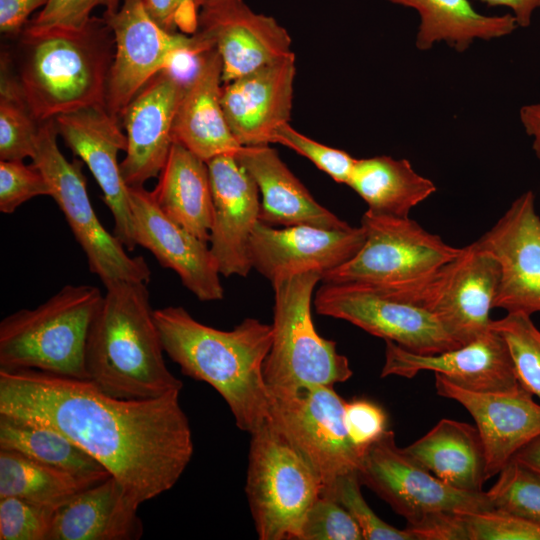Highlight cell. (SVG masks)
<instances>
[{"label": "cell", "instance_id": "cell-1", "mask_svg": "<svg viewBox=\"0 0 540 540\" xmlns=\"http://www.w3.org/2000/svg\"><path fill=\"white\" fill-rule=\"evenodd\" d=\"M180 392L121 399L94 382L37 369H0V414L63 433L139 505L170 490L193 455Z\"/></svg>", "mask_w": 540, "mask_h": 540}, {"label": "cell", "instance_id": "cell-2", "mask_svg": "<svg viewBox=\"0 0 540 540\" xmlns=\"http://www.w3.org/2000/svg\"><path fill=\"white\" fill-rule=\"evenodd\" d=\"M154 319L164 352L183 374L222 396L240 430L251 434L269 419L263 365L273 341L272 324L245 318L232 330H219L182 306L154 310Z\"/></svg>", "mask_w": 540, "mask_h": 540}, {"label": "cell", "instance_id": "cell-3", "mask_svg": "<svg viewBox=\"0 0 540 540\" xmlns=\"http://www.w3.org/2000/svg\"><path fill=\"white\" fill-rule=\"evenodd\" d=\"M146 282L118 281L106 287L86 344L89 379L121 399H148L181 392L167 368Z\"/></svg>", "mask_w": 540, "mask_h": 540}, {"label": "cell", "instance_id": "cell-4", "mask_svg": "<svg viewBox=\"0 0 540 540\" xmlns=\"http://www.w3.org/2000/svg\"><path fill=\"white\" fill-rule=\"evenodd\" d=\"M16 78L39 121L104 105L114 58L113 32L103 17L81 28L50 27L20 33Z\"/></svg>", "mask_w": 540, "mask_h": 540}, {"label": "cell", "instance_id": "cell-5", "mask_svg": "<svg viewBox=\"0 0 540 540\" xmlns=\"http://www.w3.org/2000/svg\"><path fill=\"white\" fill-rule=\"evenodd\" d=\"M93 285H65L33 309H20L0 323V369H37L89 379L86 344L103 300Z\"/></svg>", "mask_w": 540, "mask_h": 540}, {"label": "cell", "instance_id": "cell-6", "mask_svg": "<svg viewBox=\"0 0 540 540\" xmlns=\"http://www.w3.org/2000/svg\"><path fill=\"white\" fill-rule=\"evenodd\" d=\"M322 274L305 272L272 284L273 341L263 365L269 394L287 395L317 385H335L353 371L336 343L317 332L311 314L314 289Z\"/></svg>", "mask_w": 540, "mask_h": 540}, {"label": "cell", "instance_id": "cell-7", "mask_svg": "<svg viewBox=\"0 0 540 540\" xmlns=\"http://www.w3.org/2000/svg\"><path fill=\"white\" fill-rule=\"evenodd\" d=\"M251 435L245 492L261 540H299L322 494L317 475L267 420Z\"/></svg>", "mask_w": 540, "mask_h": 540}, {"label": "cell", "instance_id": "cell-8", "mask_svg": "<svg viewBox=\"0 0 540 540\" xmlns=\"http://www.w3.org/2000/svg\"><path fill=\"white\" fill-rule=\"evenodd\" d=\"M57 135L54 119L41 122L32 161L46 177L51 197L85 253L90 271L105 288L118 281L148 283L151 272L145 259L130 256L124 244L104 228L89 199L82 162L65 158Z\"/></svg>", "mask_w": 540, "mask_h": 540}, {"label": "cell", "instance_id": "cell-9", "mask_svg": "<svg viewBox=\"0 0 540 540\" xmlns=\"http://www.w3.org/2000/svg\"><path fill=\"white\" fill-rule=\"evenodd\" d=\"M499 280L498 261L474 241L426 278L378 285L396 298L432 313L451 338L463 346L490 329V311Z\"/></svg>", "mask_w": 540, "mask_h": 540}, {"label": "cell", "instance_id": "cell-10", "mask_svg": "<svg viewBox=\"0 0 540 540\" xmlns=\"http://www.w3.org/2000/svg\"><path fill=\"white\" fill-rule=\"evenodd\" d=\"M345 404L333 385L270 395L268 420L311 467L326 496H331L341 478L358 474L363 456L348 435Z\"/></svg>", "mask_w": 540, "mask_h": 540}, {"label": "cell", "instance_id": "cell-11", "mask_svg": "<svg viewBox=\"0 0 540 540\" xmlns=\"http://www.w3.org/2000/svg\"><path fill=\"white\" fill-rule=\"evenodd\" d=\"M360 226L365 233L364 244L349 261L325 273L323 282L411 283L430 276L461 250L409 217L367 210Z\"/></svg>", "mask_w": 540, "mask_h": 540}, {"label": "cell", "instance_id": "cell-12", "mask_svg": "<svg viewBox=\"0 0 540 540\" xmlns=\"http://www.w3.org/2000/svg\"><path fill=\"white\" fill-rule=\"evenodd\" d=\"M314 307L320 315L345 320L413 353L438 354L461 346L432 313L396 298L381 285L323 282Z\"/></svg>", "mask_w": 540, "mask_h": 540}, {"label": "cell", "instance_id": "cell-13", "mask_svg": "<svg viewBox=\"0 0 540 540\" xmlns=\"http://www.w3.org/2000/svg\"><path fill=\"white\" fill-rule=\"evenodd\" d=\"M358 476L407 523L438 512L494 509L487 492L456 489L414 462L397 446L392 430L366 448Z\"/></svg>", "mask_w": 540, "mask_h": 540}, {"label": "cell", "instance_id": "cell-14", "mask_svg": "<svg viewBox=\"0 0 540 540\" xmlns=\"http://www.w3.org/2000/svg\"><path fill=\"white\" fill-rule=\"evenodd\" d=\"M110 26L115 52L110 68L105 107L120 118L135 95L173 56L185 50L201 54L193 35L171 33L147 12L143 0H122L113 14L102 16Z\"/></svg>", "mask_w": 540, "mask_h": 540}, {"label": "cell", "instance_id": "cell-15", "mask_svg": "<svg viewBox=\"0 0 540 540\" xmlns=\"http://www.w3.org/2000/svg\"><path fill=\"white\" fill-rule=\"evenodd\" d=\"M192 35L201 53L218 51L223 84L293 52L287 30L244 0H204Z\"/></svg>", "mask_w": 540, "mask_h": 540}, {"label": "cell", "instance_id": "cell-16", "mask_svg": "<svg viewBox=\"0 0 540 540\" xmlns=\"http://www.w3.org/2000/svg\"><path fill=\"white\" fill-rule=\"evenodd\" d=\"M475 242L500 266L493 308L529 315L540 312V216L534 193L517 197Z\"/></svg>", "mask_w": 540, "mask_h": 540}, {"label": "cell", "instance_id": "cell-17", "mask_svg": "<svg viewBox=\"0 0 540 540\" xmlns=\"http://www.w3.org/2000/svg\"><path fill=\"white\" fill-rule=\"evenodd\" d=\"M58 134L73 154L89 168L114 220V235L131 251L137 245L133 217L118 154L126 151L127 137L119 119L104 105L88 106L54 118Z\"/></svg>", "mask_w": 540, "mask_h": 540}, {"label": "cell", "instance_id": "cell-18", "mask_svg": "<svg viewBox=\"0 0 540 540\" xmlns=\"http://www.w3.org/2000/svg\"><path fill=\"white\" fill-rule=\"evenodd\" d=\"M365 241L363 228L324 229L294 225L281 229L258 222L249 242L252 269L271 284L305 272L322 276L349 261Z\"/></svg>", "mask_w": 540, "mask_h": 540}, {"label": "cell", "instance_id": "cell-19", "mask_svg": "<svg viewBox=\"0 0 540 540\" xmlns=\"http://www.w3.org/2000/svg\"><path fill=\"white\" fill-rule=\"evenodd\" d=\"M137 245L149 250L159 264L173 270L200 301L224 297L217 262L208 242L170 219L143 186L128 187Z\"/></svg>", "mask_w": 540, "mask_h": 540}, {"label": "cell", "instance_id": "cell-20", "mask_svg": "<svg viewBox=\"0 0 540 540\" xmlns=\"http://www.w3.org/2000/svg\"><path fill=\"white\" fill-rule=\"evenodd\" d=\"M213 216L210 249L224 277H246L252 269L249 242L259 222L261 199L258 186L234 154L207 162Z\"/></svg>", "mask_w": 540, "mask_h": 540}, {"label": "cell", "instance_id": "cell-21", "mask_svg": "<svg viewBox=\"0 0 540 540\" xmlns=\"http://www.w3.org/2000/svg\"><path fill=\"white\" fill-rule=\"evenodd\" d=\"M385 342L381 377L413 378L420 371H433L459 387L483 393L520 385L506 342L491 327L475 340L438 354H417L390 340Z\"/></svg>", "mask_w": 540, "mask_h": 540}, {"label": "cell", "instance_id": "cell-22", "mask_svg": "<svg viewBox=\"0 0 540 540\" xmlns=\"http://www.w3.org/2000/svg\"><path fill=\"white\" fill-rule=\"evenodd\" d=\"M186 85L167 70L156 74L125 108L127 148L120 162L128 187L158 177L170 153L173 123Z\"/></svg>", "mask_w": 540, "mask_h": 540}, {"label": "cell", "instance_id": "cell-23", "mask_svg": "<svg viewBox=\"0 0 540 540\" xmlns=\"http://www.w3.org/2000/svg\"><path fill=\"white\" fill-rule=\"evenodd\" d=\"M437 394L460 403L472 416L486 454L491 478L528 442L540 435V405L521 384L500 392H474L435 373Z\"/></svg>", "mask_w": 540, "mask_h": 540}, {"label": "cell", "instance_id": "cell-24", "mask_svg": "<svg viewBox=\"0 0 540 540\" xmlns=\"http://www.w3.org/2000/svg\"><path fill=\"white\" fill-rule=\"evenodd\" d=\"M295 75L292 52L223 84L221 105L231 133L241 146L269 145L275 131L289 123Z\"/></svg>", "mask_w": 540, "mask_h": 540}, {"label": "cell", "instance_id": "cell-25", "mask_svg": "<svg viewBox=\"0 0 540 540\" xmlns=\"http://www.w3.org/2000/svg\"><path fill=\"white\" fill-rule=\"evenodd\" d=\"M235 157L258 186L261 199L260 222L272 227H350L314 199L282 161L278 152L269 145L242 146Z\"/></svg>", "mask_w": 540, "mask_h": 540}, {"label": "cell", "instance_id": "cell-26", "mask_svg": "<svg viewBox=\"0 0 540 540\" xmlns=\"http://www.w3.org/2000/svg\"><path fill=\"white\" fill-rule=\"evenodd\" d=\"M222 60L215 48L201 54L186 85L174 123L173 139L204 161L236 154L242 147L227 124L221 105Z\"/></svg>", "mask_w": 540, "mask_h": 540}, {"label": "cell", "instance_id": "cell-27", "mask_svg": "<svg viewBox=\"0 0 540 540\" xmlns=\"http://www.w3.org/2000/svg\"><path fill=\"white\" fill-rule=\"evenodd\" d=\"M138 507L110 476L56 509L48 540H138L143 534Z\"/></svg>", "mask_w": 540, "mask_h": 540}, {"label": "cell", "instance_id": "cell-28", "mask_svg": "<svg viewBox=\"0 0 540 540\" xmlns=\"http://www.w3.org/2000/svg\"><path fill=\"white\" fill-rule=\"evenodd\" d=\"M402 449L442 482L463 491H483L488 479L486 454L476 426L443 418L424 436Z\"/></svg>", "mask_w": 540, "mask_h": 540}, {"label": "cell", "instance_id": "cell-29", "mask_svg": "<svg viewBox=\"0 0 540 540\" xmlns=\"http://www.w3.org/2000/svg\"><path fill=\"white\" fill-rule=\"evenodd\" d=\"M151 193L170 219L209 242L213 198L206 161L174 141Z\"/></svg>", "mask_w": 540, "mask_h": 540}, {"label": "cell", "instance_id": "cell-30", "mask_svg": "<svg viewBox=\"0 0 540 540\" xmlns=\"http://www.w3.org/2000/svg\"><path fill=\"white\" fill-rule=\"evenodd\" d=\"M418 11L420 25L416 47L430 49L445 41L458 52H464L474 39L490 40L516 29L514 15L486 16L478 13L468 0H387Z\"/></svg>", "mask_w": 540, "mask_h": 540}, {"label": "cell", "instance_id": "cell-31", "mask_svg": "<svg viewBox=\"0 0 540 540\" xmlns=\"http://www.w3.org/2000/svg\"><path fill=\"white\" fill-rule=\"evenodd\" d=\"M347 185L366 202L368 211L402 218L436 191L407 159L389 156L357 159Z\"/></svg>", "mask_w": 540, "mask_h": 540}, {"label": "cell", "instance_id": "cell-32", "mask_svg": "<svg viewBox=\"0 0 540 540\" xmlns=\"http://www.w3.org/2000/svg\"><path fill=\"white\" fill-rule=\"evenodd\" d=\"M0 449L97 484L111 476L88 452L54 428L0 414Z\"/></svg>", "mask_w": 540, "mask_h": 540}, {"label": "cell", "instance_id": "cell-33", "mask_svg": "<svg viewBox=\"0 0 540 540\" xmlns=\"http://www.w3.org/2000/svg\"><path fill=\"white\" fill-rule=\"evenodd\" d=\"M93 485L18 452L0 449V498L19 497L57 509Z\"/></svg>", "mask_w": 540, "mask_h": 540}, {"label": "cell", "instance_id": "cell-34", "mask_svg": "<svg viewBox=\"0 0 540 540\" xmlns=\"http://www.w3.org/2000/svg\"><path fill=\"white\" fill-rule=\"evenodd\" d=\"M40 124L31 112L5 54L1 59L0 78V160L32 159Z\"/></svg>", "mask_w": 540, "mask_h": 540}, {"label": "cell", "instance_id": "cell-35", "mask_svg": "<svg viewBox=\"0 0 540 540\" xmlns=\"http://www.w3.org/2000/svg\"><path fill=\"white\" fill-rule=\"evenodd\" d=\"M491 328L506 342L518 382L540 400V330L531 315L508 312L492 320Z\"/></svg>", "mask_w": 540, "mask_h": 540}, {"label": "cell", "instance_id": "cell-36", "mask_svg": "<svg viewBox=\"0 0 540 540\" xmlns=\"http://www.w3.org/2000/svg\"><path fill=\"white\" fill-rule=\"evenodd\" d=\"M494 509L540 526V473L511 459L486 491Z\"/></svg>", "mask_w": 540, "mask_h": 540}, {"label": "cell", "instance_id": "cell-37", "mask_svg": "<svg viewBox=\"0 0 540 540\" xmlns=\"http://www.w3.org/2000/svg\"><path fill=\"white\" fill-rule=\"evenodd\" d=\"M55 511L19 497L0 498V540H48Z\"/></svg>", "mask_w": 540, "mask_h": 540}, {"label": "cell", "instance_id": "cell-38", "mask_svg": "<svg viewBox=\"0 0 540 540\" xmlns=\"http://www.w3.org/2000/svg\"><path fill=\"white\" fill-rule=\"evenodd\" d=\"M272 143L294 150L341 184H348L357 160L343 150L329 147L303 135L289 123L283 124L275 131Z\"/></svg>", "mask_w": 540, "mask_h": 540}, {"label": "cell", "instance_id": "cell-39", "mask_svg": "<svg viewBox=\"0 0 540 540\" xmlns=\"http://www.w3.org/2000/svg\"><path fill=\"white\" fill-rule=\"evenodd\" d=\"M357 473L341 478L330 497L335 498L353 517L366 540H413L406 529L389 525L370 508L361 493Z\"/></svg>", "mask_w": 540, "mask_h": 540}, {"label": "cell", "instance_id": "cell-40", "mask_svg": "<svg viewBox=\"0 0 540 540\" xmlns=\"http://www.w3.org/2000/svg\"><path fill=\"white\" fill-rule=\"evenodd\" d=\"M349 512L333 497L321 494L310 508L299 540H362Z\"/></svg>", "mask_w": 540, "mask_h": 540}, {"label": "cell", "instance_id": "cell-41", "mask_svg": "<svg viewBox=\"0 0 540 540\" xmlns=\"http://www.w3.org/2000/svg\"><path fill=\"white\" fill-rule=\"evenodd\" d=\"M51 187L33 163L0 160V211L12 214L24 202L37 196H51Z\"/></svg>", "mask_w": 540, "mask_h": 540}, {"label": "cell", "instance_id": "cell-42", "mask_svg": "<svg viewBox=\"0 0 540 540\" xmlns=\"http://www.w3.org/2000/svg\"><path fill=\"white\" fill-rule=\"evenodd\" d=\"M468 540H540V526L497 509L463 514Z\"/></svg>", "mask_w": 540, "mask_h": 540}, {"label": "cell", "instance_id": "cell-43", "mask_svg": "<svg viewBox=\"0 0 540 540\" xmlns=\"http://www.w3.org/2000/svg\"><path fill=\"white\" fill-rule=\"evenodd\" d=\"M122 0H50L42 10L26 24V28L39 30L50 27L81 28L92 17V11L105 8V14H113Z\"/></svg>", "mask_w": 540, "mask_h": 540}, {"label": "cell", "instance_id": "cell-44", "mask_svg": "<svg viewBox=\"0 0 540 540\" xmlns=\"http://www.w3.org/2000/svg\"><path fill=\"white\" fill-rule=\"evenodd\" d=\"M344 421L353 444L363 453L387 430V415L382 407L367 399L345 404Z\"/></svg>", "mask_w": 540, "mask_h": 540}, {"label": "cell", "instance_id": "cell-45", "mask_svg": "<svg viewBox=\"0 0 540 540\" xmlns=\"http://www.w3.org/2000/svg\"><path fill=\"white\" fill-rule=\"evenodd\" d=\"M153 20L164 30L192 35L204 0H143Z\"/></svg>", "mask_w": 540, "mask_h": 540}, {"label": "cell", "instance_id": "cell-46", "mask_svg": "<svg viewBox=\"0 0 540 540\" xmlns=\"http://www.w3.org/2000/svg\"><path fill=\"white\" fill-rule=\"evenodd\" d=\"M464 513L438 512L407 523L413 540H468Z\"/></svg>", "mask_w": 540, "mask_h": 540}, {"label": "cell", "instance_id": "cell-47", "mask_svg": "<svg viewBox=\"0 0 540 540\" xmlns=\"http://www.w3.org/2000/svg\"><path fill=\"white\" fill-rule=\"evenodd\" d=\"M50 0H0V31L4 35L20 34L28 23V17Z\"/></svg>", "mask_w": 540, "mask_h": 540}, {"label": "cell", "instance_id": "cell-48", "mask_svg": "<svg viewBox=\"0 0 540 540\" xmlns=\"http://www.w3.org/2000/svg\"><path fill=\"white\" fill-rule=\"evenodd\" d=\"M488 6H507L514 12L517 25L528 27L533 11L540 7V0H479Z\"/></svg>", "mask_w": 540, "mask_h": 540}, {"label": "cell", "instance_id": "cell-49", "mask_svg": "<svg viewBox=\"0 0 540 540\" xmlns=\"http://www.w3.org/2000/svg\"><path fill=\"white\" fill-rule=\"evenodd\" d=\"M520 120L527 135L532 136L533 150L540 160V104L524 106L520 109Z\"/></svg>", "mask_w": 540, "mask_h": 540}, {"label": "cell", "instance_id": "cell-50", "mask_svg": "<svg viewBox=\"0 0 540 540\" xmlns=\"http://www.w3.org/2000/svg\"><path fill=\"white\" fill-rule=\"evenodd\" d=\"M513 459L540 473V435L524 445Z\"/></svg>", "mask_w": 540, "mask_h": 540}]
</instances>
